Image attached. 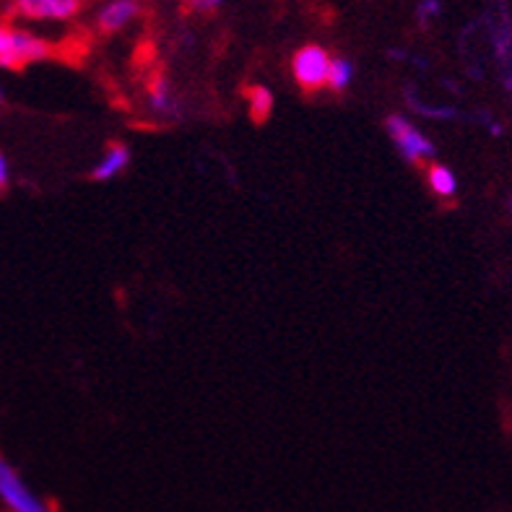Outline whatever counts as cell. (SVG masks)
Listing matches in <instances>:
<instances>
[{
    "mask_svg": "<svg viewBox=\"0 0 512 512\" xmlns=\"http://www.w3.org/2000/svg\"><path fill=\"white\" fill-rule=\"evenodd\" d=\"M130 167V149L125 143H110L107 149H104L102 159L94 164L91 169V180L94 182H110L115 177H120L125 169Z\"/></svg>",
    "mask_w": 512,
    "mask_h": 512,
    "instance_id": "obj_8",
    "label": "cell"
},
{
    "mask_svg": "<svg viewBox=\"0 0 512 512\" xmlns=\"http://www.w3.org/2000/svg\"><path fill=\"white\" fill-rule=\"evenodd\" d=\"M13 11L32 21H68L81 11V0H13Z\"/></svg>",
    "mask_w": 512,
    "mask_h": 512,
    "instance_id": "obj_5",
    "label": "cell"
},
{
    "mask_svg": "<svg viewBox=\"0 0 512 512\" xmlns=\"http://www.w3.org/2000/svg\"><path fill=\"white\" fill-rule=\"evenodd\" d=\"M385 133H388L390 143L396 146L398 156H401L406 164H419L435 159V141H429L422 130L416 128L406 115H396V112H393V115L385 117Z\"/></svg>",
    "mask_w": 512,
    "mask_h": 512,
    "instance_id": "obj_3",
    "label": "cell"
},
{
    "mask_svg": "<svg viewBox=\"0 0 512 512\" xmlns=\"http://www.w3.org/2000/svg\"><path fill=\"white\" fill-rule=\"evenodd\" d=\"M427 185L437 198H442V201H450V198L458 195V177H455L453 169L445 167V164H432V167L427 169Z\"/></svg>",
    "mask_w": 512,
    "mask_h": 512,
    "instance_id": "obj_9",
    "label": "cell"
},
{
    "mask_svg": "<svg viewBox=\"0 0 512 512\" xmlns=\"http://www.w3.org/2000/svg\"><path fill=\"white\" fill-rule=\"evenodd\" d=\"M141 13L138 0H107L97 11V29L102 34H115Z\"/></svg>",
    "mask_w": 512,
    "mask_h": 512,
    "instance_id": "obj_7",
    "label": "cell"
},
{
    "mask_svg": "<svg viewBox=\"0 0 512 512\" xmlns=\"http://www.w3.org/2000/svg\"><path fill=\"white\" fill-rule=\"evenodd\" d=\"M0 107H6V89L0 84Z\"/></svg>",
    "mask_w": 512,
    "mask_h": 512,
    "instance_id": "obj_16",
    "label": "cell"
},
{
    "mask_svg": "<svg viewBox=\"0 0 512 512\" xmlns=\"http://www.w3.org/2000/svg\"><path fill=\"white\" fill-rule=\"evenodd\" d=\"M507 211H510V216H512V195L507 198Z\"/></svg>",
    "mask_w": 512,
    "mask_h": 512,
    "instance_id": "obj_17",
    "label": "cell"
},
{
    "mask_svg": "<svg viewBox=\"0 0 512 512\" xmlns=\"http://www.w3.org/2000/svg\"><path fill=\"white\" fill-rule=\"evenodd\" d=\"M247 107H250V117L255 123H263V120L271 117L273 107H276V97H273V91L268 86H250L247 89Z\"/></svg>",
    "mask_w": 512,
    "mask_h": 512,
    "instance_id": "obj_10",
    "label": "cell"
},
{
    "mask_svg": "<svg viewBox=\"0 0 512 512\" xmlns=\"http://www.w3.org/2000/svg\"><path fill=\"white\" fill-rule=\"evenodd\" d=\"M224 3H227V0H190V8H193L195 13H216L224 8Z\"/></svg>",
    "mask_w": 512,
    "mask_h": 512,
    "instance_id": "obj_14",
    "label": "cell"
},
{
    "mask_svg": "<svg viewBox=\"0 0 512 512\" xmlns=\"http://www.w3.org/2000/svg\"><path fill=\"white\" fill-rule=\"evenodd\" d=\"M0 505L3 512H55L50 502L21 476L8 458L0 455Z\"/></svg>",
    "mask_w": 512,
    "mask_h": 512,
    "instance_id": "obj_2",
    "label": "cell"
},
{
    "mask_svg": "<svg viewBox=\"0 0 512 512\" xmlns=\"http://www.w3.org/2000/svg\"><path fill=\"white\" fill-rule=\"evenodd\" d=\"M146 102H149V112L164 123H177L182 120V99L177 97V91L172 89L164 76H156L149 86V94H146Z\"/></svg>",
    "mask_w": 512,
    "mask_h": 512,
    "instance_id": "obj_6",
    "label": "cell"
},
{
    "mask_svg": "<svg viewBox=\"0 0 512 512\" xmlns=\"http://www.w3.org/2000/svg\"><path fill=\"white\" fill-rule=\"evenodd\" d=\"M8 182H11V164L3 154H0V193L8 188Z\"/></svg>",
    "mask_w": 512,
    "mask_h": 512,
    "instance_id": "obj_15",
    "label": "cell"
},
{
    "mask_svg": "<svg viewBox=\"0 0 512 512\" xmlns=\"http://www.w3.org/2000/svg\"><path fill=\"white\" fill-rule=\"evenodd\" d=\"M406 104H409V110H414L416 115L429 117V120H458L461 112L455 110V107H440V104H429L422 102V99H416L414 89H406Z\"/></svg>",
    "mask_w": 512,
    "mask_h": 512,
    "instance_id": "obj_11",
    "label": "cell"
},
{
    "mask_svg": "<svg viewBox=\"0 0 512 512\" xmlns=\"http://www.w3.org/2000/svg\"><path fill=\"white\" fill-rule=\"evenodd\" d=\"M442 11H445L442 0H419V3H416V11H414L416 24L422 26V29H429V26L440 19Z\"/></svg>",
    "mask_w": 512,
    "mask_h": 512,
    "instance_id": "obj_13",
    "label": "cell"
},
{
    "mask_svg": "<svg viewBox=\"0 0 512 512\" xmlns=\"http://www.w3.org/2000/svg\"><path fill=\"white\" fill-rule=\"evenodd\" d=\"M50 55L52 47L47 39L26 32V29L0 24V68H6V71H21L26 65L47 60Z\"/></svg>",
    "mask_w": 512,
    "mask_h": 512,
    "instance_id": "obj_1",
    "label": "cell"
},
{
    "mask_svg": "<svg viewBox=\"0 0 512 512\" xmlns=\"http://www.w3.org/2000/svg\"><path fill=\"white\" fill-rule=\"evenodd\" d=\"M331 55L320 45H305L294 52L292 76L305 91H318L328 84V71H331Z\"/></svg>",
    "mask_w": 512,
    "mask_h": 512,
    "instance_id": "obj_4",
    "label": "cell"
},
{
    "mask_svg": "<svg viewBox=\"0 0 512 512\" xmlns=\"http://www.w3.org/2000/svg\"><path fill=\"white\" fill-rule=\"evenodd\" d=\"M354 63H351L349 58H333L331 60V71H328V89L336 91V94H341V91H346L351 86V81H354Z\"/></svg>",
    "mask_w": 512,
    "mask_h": 512,
    "instance_id": "obj_12",
    "label": "cell"
}]
</instances>
